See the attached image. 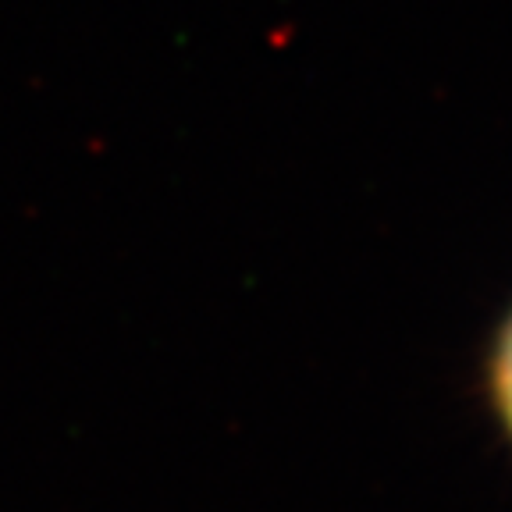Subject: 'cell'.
<instances>
[{
  "instance_id": "1",
  "label": "cell",
  "mask_w": 512,
  "mask_h": 512,
  "mask_svg": "<svg viewBox=\"0 0 512 512\" xmlns=\"http://www.w3.org/2000/svg\"><path fill=\"white\" fill-rule=\"evenodd\" d=\"M488 402L512 445V313L502 320L488 349Z\"/></svg>"
}]
</instances>
